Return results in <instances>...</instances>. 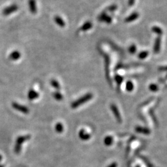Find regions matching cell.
<instances>
[{"label": "cell", "mask_w": 167, "mask_h": 167, "mask_svg": "<svg viewBox=\"0 0 167 167\" xmlns=\"http://www.w3.org/2000/svg\"><path fill=\"white\" fill-rule=\"evenodd\" d=\"M18 9H19L18 5H15V4H13V5H11L5 7L3 11V14L6 16V15H9L15 13V12H16Z\"/></svg>", "instance_id": "obj_3"}, {"label": "cell", "mask_w": 167, "mask_h": 167, "mask_svg": "<svg viewBox=\"0 0 167 167\" xmlns=\"http://www.w3.org/2000/svg\"><path fill=\"white\" fill-rule=\"evenodd\" d=\"M21 54L18 50H15L13 52H11L9 56V58L10 59L13 61H16L18 60V59L21 58Z\"/></svg>", "instance_id": "obj_12"}, {"label": "cell", "mask_w": 167, "mask_h": 167, "mask_svg": "<svg viewBox=\"0 0 167 167\" xmlns=\"http://www.w3.org/2000/svg\"><path fill=\"white\" fill-rule=\"evenodd\" d=\"M103 58L105 59V72H106V78L108 79V81H110V80H111L110 77V57L109 56L106 54V53H103Z\"/></svg>", "instance_id": "obj_4"}, {"label": "cell", "mask_w": 167, "mask_h": 167, "mask_svg": "<svg viewBox=\"0 0 167 167\" xmlns=\"http://www.w3.org/2000/svg\"><path fill=\"white\" fill-rule=\"evenodd\" d=\"M113 142V138L111 137V136H106L105 139H104V144L106 145V146H110L111 144H112V143Z\"/></svg>", "instance_id": "obj_17"}, {"label": "cell", "mask_w": 167, "mask_h": 167, "mask_svg": "<svg viewBox=\"0 0 167 167\" xmlns=\"http://www.w3.org/2000/svg\"><path fill=\"white\" fill-rule=\"evenodd\" d=\"M152 31L154 33L158 35V37L161 36V35L163 34V33H164L163 32V30L161 29V28L157 26H154L152 28Z\"/></svg>", "instance_id": "obj_16"}, {"label": "cell", "mask_w": 167, "mask_h": 167, "mask_svg": "<svg viewBox=\"0 0 167 167\" xmlns=\"http://www.w3.org/2000/svg\"><path fill=\"white\" fill-rule=\"evenodd\" d=\"M55 130L58 133H62L63 130H64V127H63V125L61 123H58L55 126Z\"/></svg>", "instance_id": "obj_20"}, {"label": "cell", "mask_w": 167, "mask_h": 167, "mask_svg": "<svg viewBox=\"0 0 167 167\" xmlns=\"http://www.w3.org/2000/svg\"><path fill=\"white\" fill-rule=\"evenodd\" d=\"M150 88L152 90H156V89H157V86H156V85L152 84V85H150Z\"/></svg>", "instance_id": "obj_28"}, {"label": "cell", "mask_w": 167, "mask_h": 167, "mask_svg": "<svg viewBox=\"0 0 167 167\" xmlns=\"http://www.w3.org/2000/svg\"><path fill=\"white\" fill-rule=\"evenodd\" d=\"M29 7L30 12L33 14L37 13V3L35 0H29Z\"/></svg>", "instance_id": "obj_8"}, {"label": "cell", "mask_w": 167, "mask_h": 167, "mask_svg": "<svg viewBox=\"0 0 167 167\" xmlns=\"http://www.w3.org/2000/svg\"><path fill=\"white\" fill-rule=\"evenodd\" d=\"M133 88H134V85H133V84L131 82V81H128V82L126 83V89H127V90L129 91V92H130V91H132Z\"/></svg>", "instance_id": "obj_25"}, {"label": "cell", "mask_w": 167, "mask_h": 167, "mask_svg": "<svg viewBox=\"0 0 167 167\" xmlns=\"http://www.w3.org/2000/svg\"><path fill=\"white\" fill-rule=\"evenodd\" d=\"M53 96L56 99V100H58V101H60L63 98V95L59 92H55V93H53Z\"/></svg>", "instance_id": "obj_21"}, {"label": "cell", "mask_w": 167, "mask_h": 167, "mask_svg": "<svg viewBox=\"0 0 167 167\" xmlns=\"http://www.w3.org/2000/svg\"><path fill=\"white\" fill-rule=\"evenodd\" d=\"M136 51H137V48L136 45L134 44H132L131 45H130V46L128 48V51L129 53H130L131 54H135L136 53Z\"/></svg>", "instance_id": "obj_22"}, {"label": "cell", "mask_w": 167, "mask_h": 167, "mask_svg": "<svg viewBox=\"0 0 167 167\" xmlns=\"http://www.w3.org/2000/svg\"><path fill=\"white\" fill-rule=\"evenodd\" d=\"M114 79H115V81H116V82L117 83V84L120 85L123 81V77L120 75L116 74V75H115Z\"/></svg>", "instance_id": "obj_23"}, {"label": "cell", "mask_w": 167, "mask_h": 167, "mask_svg": "<svg viewBox=\"0 0 167 167\" xmlns=\"http://www.w3.org/2000/svg\"><path fill=\"white\" fill-rule=\"evenodd\" d=\"M79 137L82 141H87L90 139L91 136L89 134L87 133L84 129H81L79 133Z\"/></svg>", "instance_id": "obj_11"}, {"label": "cell", "mask_w": 167, "mask_h": 167, "mask_svg": "<svg viewBox=\"0 0 167 167\" xmlns=\"http://www.w3.org/2000/svg\"><path fill=\"white\" fill-rule=\"evenodd\" d=\"M149 56V52L147 51H142L138 54V58L141 59H144Z\"/></svg>", "instance_id": "obj_18"}, {"label": "cell", "mask_w": 167, "mask_h": 167, "mask_svg": "<svg viewBox=\"0 0 167 167\" xmlns=\"http://www.w3.org/2000/svg\"><path fill=\"white\" fill-rule=\"evenodd\" d=\"M12 106H13V107L15 110H16L20 111V112H22L24 114H27V113H29V108H27V107L20 105L18 103L13 102V104H12Z\"/></svg>", "instance_id": "obj_6"}, {"label": "cell", "mask_w": 167, "mask_h": 167, "mask_svg": "<svg viewBox=\"0 0 167 167\" xmlns=\"http://www.w3.org/2000/svg\"><path fill=\"white\" fill-rule=\"evenodd\" d=\"M92 98H93V94H91V93L87 94L84 95L83 97H81L80 98H79L78 100L72 103V105H71V107H72L73 108H76L79 106H81V105L84 104V103H85L88 101H89Z\"/></svg>", "instance_id": "obj_1"}, {"label": "cell", "mask_w": 167, "mask_h": 167, "mask_svg": "<svg viewBox=\"0 0 167 167\" xmlns=\"http://www.w3.org/2000/svg\"><path fill=\"white\" fill-rule=\"evenodd\" d=\"M110 108H111V110H112L113 114H114V116L116 117V120H117L119 122H121V115H120V113H119V111H118V108H117L116 106L115 105H114V104H111V106H110Z\"/></svg>", "instance_id": "obj_10"}, {"label": "cell", "mask_w": 167, "mask_h": 167, "mask_svg": "<svg viewBox=\"0 0 167 167\" xmlns=\"http://www.w3.org/2000/svg\"><path fill=\"white\" fill-rule=\"evenodd\" d=\"M118 9V6L116 5H110V6H108L107 7L106 10L108 11V12H114L116 11Z\"/></svg>", "instance_id": "obj_24"}, {"label": "cell", "mask_w": 167, "mask_h": 167, "mask_svg": "<svg viewBox=\"0 0 167 167\" xmlns=\"http://www.w3.org/2000/svg\"><path fill=\"white\" fill-rule=\"evenodd\" d=\"M135 1H136V0H128V5L129 6H133L135 3Z\"/></svg>", "instance_id": "obj_27"}, {"label": "cell", "mask_w": 167, "mask_h": 167, "mask_svg": "<svg viewBox=\"0 0 167 167\" xmlns=\"http://www.w3.org/2000/svg\"><path fill=\"white\" fill-rule=\"evenodd\" d=\"M98 20L100 22H105L106 24H111L112 22V18L107 14L105 12H103L98 16Z\"/></svg>", "instance_id": "obj_5"}, {"label": "cell", "mask_w": 167, "mask_h": 167, "mask_svg": "<svg viewBox=\"0 0 167 167\" xmlns=\"http://www.w3.org/2000/svg\"><path fill=\"white\" fill-rule=\"evenodd\" d=\"M2 158H3V157L1 155H0V161H1L2 160Z\"/></svg>", "instance_id": "obj_30"}, {"label": "cell", "mask_w": 167, "mask_h": 167, "mask_svg": "<svg viewBox=\"0 0 167 167\" xmlns=\"http://www.w3.org/2000/svg\"><path fill=\"white\" fill-rule=\"evenodd\" d=\"M54 21L55 23L57 24L59 27H60L61 28L65 27L66 24H65V21L62 19V18L59 16V15H56V16L54 18Z\"/></svg>", "instance_id": "obj_14"}, {"label": "cell", "mask_w": 167, "mask_h": 167, "mask_svg": "<svg viewBox=\"0 0 167 167\" xmlns=\"http://www.w3.org/2000/svg\"><path fill=\"white\" fill-rule=\"evenodd\" d=\"M139 17V14L137 13V12H134V13H133L131 14H130L129 16L127 17L125 19V22L127 23H129V22H132L134 21L137 20Z\"/></svg>", "instance_id": "obj_9"}, {"label": "cell", "mask_w": 167, "mask_h": 167, "mask_svg": "<svg viewBox=\"0 0 167 167\" xmlns=\"http://www.w3.org/2000/svg\"><path fill=\"white\" fill-rule=\"evenodd\" d=\"M50 83H51V86H52L55 89H56L57 90L60 89V88H61L60 85H59V82L57 80H55V79H51V81H50Z\"/></svg>", "instance_id": "obj_19"}, {"label": "cell", "mask_w": 167, "mask_h": 167, "mask_svg": "<svg viewBox=\"0 0 167 167\" xmlns=\"http://www.w3.org/2000/svg\"><path fill=\"white\" fill-rule=\"evenodd\" d=\"M92 23L90 21H87L85 22L84 24L82 26V27L80 28V31H83L86 32L90 30V29H92Z\"/></svg>", "instance_id": "obj_15"}, {"label": "cell", "mask_w": 167, "mask_h": 167, "mask_svg": "<svg viewBox=\"0 0 167 167\" xmlns=\"http://www.w3.org/2000/svg\"><path fill=\"white\" fill-rule=\"evenodd\" d=\"M30 137L31 136L29 134L26 135V136H19V137H18V139H16V141H15V145L14 147V152L16 154H19L21 150L22 144L24 142L29 140Z\"/></svg>", "instance_id": "obj_2"}, {"label": "cell", "mask_w": 167, "mask_h": 167, "mask_svg": "<svg viewBox=\"0 0 167 167\" xmlns=\"http://www.w3.org/2000/svg\"><path fill=\"white\" fill-rule=\"evenodd\" d=\"M161 42H162V39L160 37H158L154 42V53L156 54H158L160 51L161 48Z\"/></svg>", "instance_id": "obj_7"}, {"label": "cell", "mask_w": 167, "mask_h": 167, "mask_svg": "<svg viewBox=\"0 0 167 167\" xmlns=\"http://www.w3.org/2000/svg\"><path fill=\"white\" fill-rule=\"evenodd\" d=\"M108 167H117V164L116 163H113V164L110 165Z\"/></svg>", "instance_id": "obj_29"}, {"label": "cell", "mask_w": 167, "mask_h": 167, "mask_svg": "<svg viewBox=\"0 0 167 167\" xmlns=\"http://www.w3.org/2000/svg\"><path fill=\"white\" fill-rule=\"evenodd\" d=\"M158 70L160 71H167V66H161L158 68Z\"/></svg>", "instance_id": "obj_26"}, {"label": "cell", "mask_w": 167, "mask_h": 167, "mask_svg": "<svg viewBox=\"0 0 167 167\" xmlns=\"http://www.w3.org/2000/svg\"><path fill=\"white\" fill-rule=\"evenodd\" d=\"M0 167H5V165H0Z\"/></svg>", "instance_id": "obj_31"}, {"label": "cell", "mask_w": 167, "mask_h": 167, "mask_svg": "<svg viewBox=\"0 0 167 167\" xmlns=\"http://www.w3.org/2000/svg\"><path fill=\"white\" fill-rule=\"evenodd\" d=\"M38 97L39 94L33 89H30L29 91V92H28V98H29L30 100H35V99L37 98Z\"/></svg>", "instance_id": "obj_13"}]
</instances>
